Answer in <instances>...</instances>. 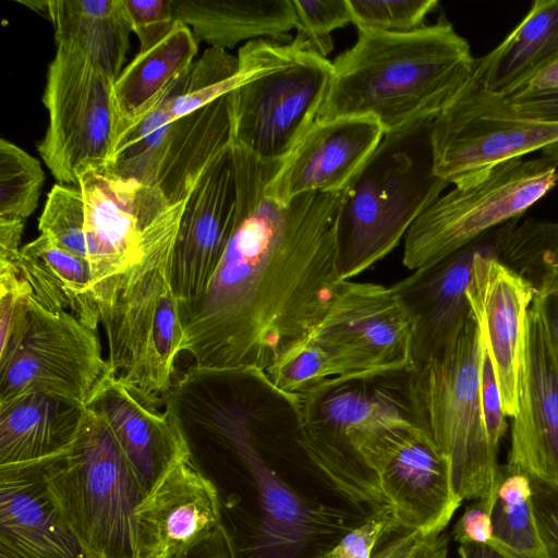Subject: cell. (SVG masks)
<instances>
[{
    "label": "cell",
    "instance_id": "36",
    "mask_svg": "<svg viewBox=\"0 0 558 558\" xmlns=\"http://www.w3.org/2000/svg\"><path fill=\"white\" fill-rule=\"evenodd\" d=\"M254 376L289 404L323 384L339 379L331 357L310 337L287 349L263 373Z\"/></svg>",
    "mask_w": 558,
    "mask_h": 558
},
{
    "label": "cell",
    "instance_id": "38",
    "mask_svg": "<svg viewBox=\"0 0 558 558\" xmlns=\"http://www.w3.org/2000/svg\"><path fill=\"white\" fill-rule=\"evenodd\" d=\"M38 229L62 248L87 259L85 203L77 185H53L39 217Z\"/></svg>",
    "mask_w": 558,
    "mask_h": 558
},
{
    "label": "cell",
    "instance_id": "35",
    "mask_svg": "<svg viewBox=\"0 0 558 558\" xmlns=\"http://www.w3.org/2000/svg\"><path fill=\"white\" fill-rule=\"evenodd\" d=\"M238 58L209 47L172 85L168 109L172 120L186 116L230 93L238 78Z\"/></svg>",
    "mask_w": 558,
    "mask_h": 558
},
{
    "label": "cell",
    "instance_id": "29",
    "mask_svg": "<svg viewBox=\"0 0 558 558\" xmlns=\"http://www.w3.org/2000/svg\"><path fill=\"white\" fill-rule=\"evenodd\" d=\"M2 260V259H1ZM14 262L29 283L34 299L51 312L68 311L97 329L100 315L92 292L88 260L45 234L22 246Z\"/></svg>",
    "mask_w": 558,
    "mask_h": 558
},
{
    "label": "cell",
    "instance_id": "13",
    "mask_svg": "<svg viewBox=\"0 0 558 558\" xmlns=\"http://www.w3.org/2000/svg\"><path fill=\"white\" fill-rule=\"evenodd\" d=\"M113 80L72 44H58L43 101L49 124L38 153L61 184L108 166L117 142Z\"/></svg>",
    "mask_w": 558,
    "mask_h": 558
},
{
    "label": "cell",
    "instance_id": "12",
    "mask_svg": "<svg viewBox=\"0 0 558 558\" xmlns=\"http://www.w3.org/2000/svg\"><path fill=\"white\" fill-rule=\"evenodd\" d=\"M85 203L87 260L100 323L147 245L180 223L185 202L170 204L158 187L90 169L78 179Z\"/></svg>",
    "mask_w": 558,
    "mask_h": 558
},
{
    "label": "cell",
    "instance_id": "46",
    "mask_svg": "<svg viewBox=\"0 0 558 558\" xmlns=\"http://www.w3.org/2000/svg\"><path fill=\"white\" fill-rule=\"evenodd\" d=\"M530 480L533 512L544 558H558V487Z\"/></svg>",
    "mask_w": 558,
    "mask_h": 558
},
{
    "label": "cell",
    "instance_id": "16",
    "mask_svg": "<svg viewBox=\"0 0 558 558\" xmlns=\"http://www.w3.org/2000/svg\"><path fill=\"white\" fill-rule=\"evenodd\" d=\"M238 205L232 146L206 170L180 221L171 263V284L180 316L205 292L231 238Z\"/></svg>",
    "mask_w": 558,
    "mask_h": 558
},
{
    "label": "cell",
    "instance_id": "3",
    "mask_svg": "<svg viewBox=\"0 0 558 558\" xmlns=\"http://www.w3.org/2000/svg\"><path fill=\"white\" fill-rule=\"evenodd\" d=\"M177 423L222 438L256 487L258 518L246 558H326L352 527L327 508L311 505L264 460L255 446L248 407L228 397L220 371L191 367L166 398Z\"/></svg>",
    "mask_w": 558,
    "mask_h": 558
},
{
    "label": "cell",
    "instance_id": "52",
    "mask_svg": "<svg viewBox=\"0 0 558 558\" xmlns=\"http://www.w3.org/2000/svg\"><path fill=\"white\" fill-rule=\"evenodd\" d=\"M538 299L541 301L546 329L558 360V292Z\"/></svg>",
    "mask_w": 558,
    "mask_h": 558
},
{
    "label": "cell",
    "instance_id": "2",
    "mask_svg": "<svg viewBox=\"0 0 558 558\" xmlns=\"http://www.w3.org/2000/svg\"><path fill=\"white\" fill-rule=\"evenodd\" d=\"M475 59L444 15L408 33L359 31L332 62L317 120L369 117L388 134L435 118L473 74Z\"/></svg>",
    "mask_w": 558,
    "mask_h": 558
},
{
    "label": "cell",
    "instance_id": "17",
    "mask_svg": "<svg viewBox=\"0 0 558 558\" xmlns=\"http://www.w3.org/2000/svg\"><path fill=\"white\" fill-rule=\"evenodd\" d=\"M498 248L478 253L466 296L486 343L506 416L519 412L532 287L497 259Z\"/></svg>",
    "mask_w": 558,
    "mask_h": 558
},
{
    "label": "cell",
    "instance_id": "20",
    "mask_svg": "<svg viewBox=\"0 0 558 558\" xmlns=\"http://www.w3.org/2000/svg\"><path fill=\"white\" fill-rule=\"evenodd\" d=\"M135 515L140 558H182L222 525L218 489L192 454L162 475Z\"/></svg>",
    "mask_w": 558,
    "mask_h": 558
},
{
    "label": "cell",
    "instance_id": "10",
    "mask_svg": "<svg viewBox=\"0 0 558 558\" xmlns=\"http://www.w3.org/2000/svg\"><path fill=\"white\" fill-rule=\"evenodd\" d=\"M430 142L435 174L454 186L537 150L558 163V122L521 117L473 74L433 120Z\"/></svg>",
    "mask_w": 558,
    "mask_h": 558
},
{
    "label": "cell",
    "instance_id": "54",
    "mask_svg": "<svg viewBox=\"0 0 558 558\" xmlns=\"http://www.w3.org/2000/svg\"><path fill=\"white\" fill-rule=\"evenodd\" d=\"M20 3L28 7L33 11L37 12L38 14L43 15L46 19H50V8H49V1H21Z\"/></svg>",
    "mask_w": 558,
    "mask_h": 558
},
{
    "label": "cell",
    "instance_id": "53",
    "mask_svg": "<svg viewBox=\"0 0 558 558\" xmlns=\"http://www.w3.org/2000/svg\"><path fill=\"white\" fill-rule=\"evenodd\" d=\"M460 558H511L493 544H460Z\"/></svg>",
    "mask_w": 558,
    "mask_h": 558
},
{
    "label": "cell",
    "instance_id": "48",
    "mask_svg": "<svg viewBox=\"0 0 558 558\" xmlns=\"http://www.w3.org/2000/svg\"><path fill=\"white\" fill-rule=\"evenodd\" d=\"M505 99L521 117L537 121L558 122V90Z\"/></svg>",
    "mask_w": 558,
    "mask_h": 558
},
{
    "label": "cell",
    "instance_id": "7",
    "mask_svg": "<svg viewBox=\"0 0 558 558\" xmlns=\"http://www.w3.org/2000/svg\"><path fill=\"white\" fill-rule=\"evenodd\" d=\"M229 93L232 145L268 163H282L318 119L332 62L295 35L282 43L247 41Z\"/></svg>",
    "mask_w": 558,
    "mask_h": 558
},
{
    "label": "cell",
    "instance_id": "45",
    "mask_svg": "<svg viewBox=\"0 0 558 558\" xmlns=\"http://www.w3.org/2000/svg\"><path fill=\"white\" fill-rule=\"evenodd\" d=\"M478 326V325H477ZM480 331V329H478ZM481 398L486 430L490 445L498 449L508 424L501 407V397L486 343L480 332Z\"/></svg>",
    "mask_w": 558,
    "mask_h": 558
},
{
    "label": "cell",
    "instance_id": "33",
    "mask_svg": "<svg viewBox=\"0 0 558 558\" xmlns=\"http://www.w3.org/2000/svg\"><path fill=\"white\" fill-rule=\"evenodd\" d=\"M497 259L524 279L535 296L558 292V222L517 221L502 239Z\"/></svg>",
    "mask_w": 558,
    "mask_h": 558
},
{
    "label": "cell",
    "instance_id": "34",
    "mask_svg": "<svg viewBox=\"0 0 558 558\" xmlns=\"http://www.w3.org/2000/svg\"><path fill=\"white\" fill-rule=\"evenodd\" d=\"M172 85L146 114L118 137L105 171L157 187L158 171L173 121L168 109Z\"/></svg>",
    "mask_w": 558,
    "mask_h": 558
},
{
    "label": "cell",
    "instance_id": "44",
    "mask_svg": "<svg viewBox=\"0 0 558 558\" xmlns=\"http://www.w3.org/2000/svg\"><path fill=\"white\" fill-rule=\"evenodd\" d=\"M393 533L379 543L372 558H448L449 537L444 532L425 534L401 530Z\"/></svg>",
    "mask_w": 558,
    "mask_h": 558
},
{
    "label": "cell",
    "instance_id": "49",
    "mask_svg": "<svg viewBox=\"0 0 558 558\" xmlns=\"http://www.w3.org/2000/svg\"><path fill=\"white\" fill-rule=\"evenodd\" d=\"M558 90V56L518 84L505 98H518Z\"/></svg>",
    "mask_w": 558,
    "mask_h": 558
},
{
    "label": "cell",
    "instance_id": "51",
    "mask_svg": "<svg viewBox=\"0 0 558 558\" xmlns=\"http://www.w3.org/2000/svg\"><path fill=\"white\" fill-rule=\"evenodd\" d=\"M24 220L0 218V259L13 260L21 252Z\"/></svg>",
    "mask_w": 558,
    "mask_h": 558
},
{
    "label": "cell",
    "instance_id": "27",
    "mask_svg": "<svg viewBox=\"0 0 558 558\" xmlns=\"http://www.w3.org/2000/svg\"><path fill=\"white\" fill-rule=\"evenodd\" d=\"M175 17L197 40L220 49L260 38L289 41L296 15L292 0H173Z\"/></svg>",
    "mask_w": 558,
    "mask_h": 558
},
{
    "label": "cell",
    "instance_id": "9",
    "mask_svg": "<svg viewBox=\"0 0 558 558\" xmlns=\"http://www.w3.org/2000/svg\"><path fill=\"white\" fill-rule=\"evenodd\" d=\"M180 223L154 239L129 270L102 318L108 364L124 381L158 405L173 380L184 338L171 284L173 247Z\"/></svg>",
    "mask_w": 558,
    "mask_h": 558
},
{
    "label": "cell",
    "instance_id": "14",
    "mask_svg": "<svg viewBox=\"0 0 558 558\" xmlns=\"http://www.w3.org/2000/svg\"><path fill=\"white\" fill-rule=\"evenodd\" d=\"M107 365L97 329L33 296L24 331L0 353V402L38 392L85 407Z\"/></svg>",
    "mask_w": 558,
    "mask_h": 558
},
{
    "label": "cell",
    "instance_id": "4",
    "mask_svg": "<svg viewBox=\"0 0 558 558\" xmlns=\"http://www.w3.org/2000/svg\"><path fill=\"white\" fill-rule=\"evenodd\" d=\"M374 379H331L290 404L307 458L343 498L372 510L387 505L379 483L386 461L420 427L405 391Z\"/></svg>",
    "mask_w": 558,
    "mask_h": 558
},
{
    "label": "cell",
    "instance_id": "11",
    "mask_svg": "<svg viewBox=\"0 0 558 558\" xmlns=\"http://www.w3.org/2000/svg\"><path fill=\"white\" fill-rule=\"evenodd\" d=\"M558 183V163L547 157L512 159L473 185L439 195L404 236L409 270L433 266L490 230L520 217Z\"/></svg>",
    "mask_w": 558,
    "mask_h": 558
},
{
    "label": "cell",
    "instance_id": "50",
    "mask_svg": "<svg viewBox=\"0 0 558 558\" xmlns=\"http://www.w3.org/2000/svg\"><path fill=\"white\" fill-rule=\"evenodd\" d=\"M182 558H236V550L231 536L222 524Z\"/></svg>",
    "mask_w": 558,
    "mask_h": 558
},
{
    "label": "cell",
    "instance_id": "24",
    "mask_svg": "<svg viewBox=\"0 0 558 558\" xmlns=\"http://www.w3.org/2000/svg\"><path fill=\"white\" fill-rule=\"evenodd\" d=\"M0 558H90L49 499L39 462L0 466Z\"/></svg>",
    "mask_w": 558,
    "mask_h": 558
},
{
    "label": "cell",
    "instance_id": "23",
    "mask_svg": "<svg viewBox=\"0 0 558 558\" xmlns=\"http://www.w3.org/2000/svg\"><path fill=\"white\" fill-rule=\"evenodd\" d=\"M85 408L108 424L147 494L170 468L191 454L167 414L109 364Z\"/></svg>",
    "mask_w": 558,
    "mask_h": 558
},
{
    "label": "cell",
    "instance_id": "15",
    "mask_svg": "<svg viewBox=\"0 0 558 558\" xmlns=\"http://www.w3.org/2000/svg\"><path fill=\"white\" fill-rule=\"evenodd\" d=\"M307 337L331 357L339 379L377 378L413 366L411 319L392 287L342 281Z\"/></svg>",
    "mask_w": 558,
    "mask_h": 558
},
{
    "label": "cell",
    "instance_id": "6",
    "mask_svg": "<svg viewBox=\"0 0 558 558\" xmlns=\"http://www.w3.org/2000/svg\"><path fill=\"white\" fill-rule=\"evenodd\" d=\"M39 468L49 499L90 558H140L135 510L147 492L101 416L85 408L70 447Z\"/></svg>",
    "mask_w": 558,
    "mask_h": 558
},
{
    "label": "cell",
    "instance_id": "21",
    "mask_svg": "<svg viewBox=\"0 0 558 558\" xmlns=\"http://www.w3.org/2000/svg\"><path fill=\"white\" fill-rule=\"evenodd\" d=\"M385 133L369 117L317 120L269 183L281 203L306 193H339L365 165Z\"/></svg>",
    "mask_w": 558,
    "mask_h": 558
},
{
    "label": "cell",
    "instance_id": "39",
    "mask_svg": "<svg viewBox=\"0 0 558 558\" xmlns=\"http://www.w3.org/2000/svg\"><path fill=\"white\" fill-rule=\"evenodd\" d=\"M352 23L359 31L408 33L423 26L438 5L436 0H348Z\"/></svg>",
    "mask_w": 558,
    "mask_h": 558
},
{
    "label": "cell",
    "instance_id": "18",
    "mask_svg": "<svg viewBox=\"0 0 558 558\" xmlns=\"http://www.w3.org/2000/svg\"><path fill=\"white\" fill-rule=\"evenodd\" d=\"M517 221L490 230L439 263L414 270L391 286L411 319L413 366L438 355L457 339L472 315L466 289L475 256L486 250H499Z\"/></svg>",
    "mask_w": 558,
    "mask_h": 558
},
{
    "label": "cell",
    "instance_id": "19",
    "mask_svg": "<svg viewBox=\"0 0 558 558\" xmlns=\"http://www.w3.org/2000/svg\"><path fill=\"white\" fill-rule=\"evenodd\" d=\"M507 465L558 487V360L537 296L527 311L524 373Z\"/></svg>",
    "mask_w": 558,
    "mask_h": 558
},
{
    "label": "cell",
    "instance_id": "28",
    "mask_svg": "<svg viewBox=\"0 0 558 558\" xmlns=\"http://www.w3.org/2000/svg\"><path fill=\"white\" fill-rule=\"evenodd\" d=\"M197 41L192 29L178 21L162 40L145 51H138L122 70L112 86L117 140L193 65L198 50Z\"/></svg>",
    "mask_w": 558,
    "mask_h": 558
},
{
    "label": "cell",
    "instance_id": "41",
    "mask_svg": "<svg viewBox=\"0 0 558 558\" xmlns=\"http://www.w3.org/2000/svg\"><path fill=\"white\" fill-rule=\"evenodd\" d=\"M33 291L14 262L0 259V353L24 331Z\"/></svg>",
    "mask_w": 558,
    "mask_h": 558
},
{
    "label": "cell",
    "instance_id": "47",
    "mask_svg": "<svg viewBox=\"0 0 558 558\" xmlns=\"http://www.w3.org/2000/svg\"><path fill=\"white\" fill-rule=\"evenodd\" d=\"M492 504L473 500L452 529V536L460 544H492L493 531L490 519Z\"/></svg>",
    "mask_w": 558,
    "mask_h": 558
},
{
    "label": "cell",
    "instance_id": "42",
    "mask_svg": "<svg viewBox=\"0 0 558 558\" xmlns=\"http://www.w3.org/2000/svg\"><path fill=\"white\" fill-rule=\"evenodd\" d=\"M397 530L399 526L390 506L384 505L350 529L326 558H372L380 541Z\"/></svg>",
    "mask_w": 558,
    "mask_h": 558
},
{
    "label": "cell",
    "instance_id": "32",
    "mask_svg": "<svg viewBox=\"0 0 558 558\" xmlns=\"http://www.w3.org/2000/svg\"><path fill=\"white\" fill-rule=\"evenodd\" d=\"M493 545L511 558H544L532 505L530 477L501 465L490 507Z\"/></svg>",
    "mask_w": 558,
    "mask_h": 558
},
{
    "label": "cell",
    "instance_id": "26",
    "mask_svg": "<svg viewBox=\"0 0 558 558\" xmlns=\"http://www.w3.org/2000/svg\"><path fill=\"white\" fill-rule=\"evenodd\" d=\"M84 411V405L38 392L0 402V466L58 456L75 439Z\"/></svg>",
    "mask_w": 558,
    "mask_h": 558
},
{
    "label": "cell",
    "instance_id": "8",
    "mask_svg": "<svg viewBox=\"0 0 558 558\" xmlns=\"http://www.w3.org/2000/svg\"><path fill=\"white\" fill-rule=\"evenodd\" d=\"M480 361L472 313L450 345L407 372L404 391L418 426L447 459L459 498L492 504L501 465L486 430Z\"/></svg>",
    "mask_w": 558,
    "mask_h": 558
},
{
    "label": "cell",
    "instance_id": "25",
    "mask_svg": "<svg viewBox=\"0 0 558 558\" xmlns=\"http://www.w3.org/2000/svg\"><path fill=\"white\" fill-rule=\"evenodd\" d=\"M231 146L228 93L171 122L157 187L170 204L187 201L206 170Z\"/></svg>",
    "mask_w": 558,
    "mask_h": 558
},
{
    "label": "cell",
    "instance_id": "43",
    "mask_svg": "<svg viewBox=\"0 0 558 558\" xmlns=\"http://www.w3.org/2000/svg\"><path fill=\"white\" fill-rule=\"evenodd\" d=\"M131 21L132 32L140 40V52L162 40L178 20L173 0H122Z\"/></svg>",
    "mask_w": 558,
    "mask_h": 558
},
{
    "label": "cell",
    "instance_id": "22",
    "mask_svg": "<svg viewBox=\"0 0 558 558\" xmlns=\"http://www.w3.org/2000/svg\"><path fill=\"white\" fill-rule=\"evenodd\" d=\"M379 483L401 530L440 534L463 501L454 492L447 459L421 427L393 449Z\"/></svg>",
    "mask_w": 558,
    "mask_h": 558
},
{
    "label": "cell",
    "instance_id": "37",
    "mask_svg": "<svg viewBox=\"0 0 558 558\" xmlns=\"http://www.w3.org/2000/svg\"><path fill=\"white\" fill-rule=\"evenodd\" d=\"M44 181L36 158L0 140V218L25 220L37 207Z\"/></svg>",
    "mask_w": 558,
    "mask_h": 558
},
{
    "label": "cell",
    "instance_id": "5",
    "mask_svg": "<svg viewBox=\"0 0 558 558\" xmlns=\"http://www.w3.org/2000/svg\"><path fill=\"white\" fill-rule=\"evenodd\" d=\"M434 119L385 134L343 191L336 216L342 281L359 276L389 254L449 185L434 172Z\"/></svg>",
    "mask_w": 558,
    "mask_h": 558
},
{
    "label": "cell",
    "instance_id": "1",
    "mask_svg": "<svg viewBox=\"0 0 558 558\" xmlns=\"http://www.w3.org/2000/svg\"><path fill=\"white\" fill-rule=\"evenodd\" d=\"M232 149L234 228L207 289L181 317V352L197 366L260 374L310 335L338 293L343 191L281 203L269 183L282 163Z\"/></svg>",
    "mask_w": 558,
    "mask_h": 558
},
{
    "label": "cell",
    "instance_id": "40",
    "mask_svg": "<svg viewBox=\"0 0 558 558\" xmlns=\"http://www.w3.org/2000/svg\"><path fill=\"white\" fill-rule=\"evenodd\" d=\"M292 2L296 35L308 40L315 51L326 58L333 47L330 33L352 23L348 0Z\"/></svg>",
    "mask_w": 558,
    "mask_h": 558
},
{
    "label": "cell",
    "instance_id": "31",
    "mask_svg": "<svg viewBox=\"0 0 558 558\" xmlns=\"http://www.w3.org/2000/svg\"><path fill=\"white\" fill-rule=\"evenodd\" d=\"M558 56V0H536L522 21L492 51L475 59L473 75L506 96Z\"/></svg>",
    "mask_w": 558,
    "mask_h": 558
},
{
    "label": "cell",
    "instance_id": "30",
    "mask_svg": "<svg viewBox=\"0 0 558 558\" xmlns=\"http://www.w3.org/2000/svg\"><path fill=\"white\" fill-rule=\"evenodd\" d=\"M56 44H72L113 81L122 72L132 25L122 0H51Z\"/></svg>",
    "mask_w": 558,
    "mask_h": 558
}]
</instances>
